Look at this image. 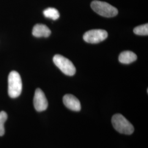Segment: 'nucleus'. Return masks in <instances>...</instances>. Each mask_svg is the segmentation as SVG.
Returning <instances> with one entry per match:
<instances>
[{
    "label": "nucleus",
    "mask_w": 148,
    "mask_h": 148,
    "mask_svg": "<svg viewBox=\"0 0 148 148\" xmlns=\"http://www.w3.org/2000/svg\"><path fill=\"white\" fill-rule=\"evenodd\" d=\"M8 95L12 98L18 97L22 91V81L19 74L16 71H12L8 75Z\"/></svg>",
    "instance_id": "f257e3e1"
},
{
    "label": "nucleus",
    "mask_w": 148,
    "mask_h": 148,
    "mask_svg": "<svg viewBox=\"0 0 148 148\" xmlns=\"http://www.w3.org/2000/svg\"><path fill=\"white\" fill-rule=\"evenodd\" d=\"M90 6L95 13L103 16L110 18L114 17L118 14L116 8L106 2L93 1L92 2Z\"/></svg>",
    "instance_id": "f03ea898"
},
{
    "label": "nucleus",
    "mask_w": 148,
    "mask_h": 148,
    "mask_svg": "<svg viewBox=\"0 0 148 148\" xmlns=\"http://www.w3.org/2000/svg\"><path fill=\"white\" fill-rule=\"evenodd\" d=\"M111 122L114 128L120 133L130 135L134 132L133 126L121 114L114 115Z\"/></svg>",
    "instance_id": "7ed1b4c3"
},
{
    "label": "nucleus",
    "mask_w": 148,
    "mask_h": 148,
    "mask_svg": "<svg viewBox=\"0 0 148 148\" xmlns=\"http://www.w3.org/2000/svg\"><path fill=\"white\" fill-rule=\"evenodd\" d=\"M53 62L64 74L73 76L76 73V68L68 58L60 54H56L53 57Z\"/></svg>",
    "instance_id": "20e7f679"
},
{
    "label": "nucleus",
    "mask_w": 148,
    "mask_h": 148,
    "mask_svg": "<svg viewBox=\"0 0 148 148\" xmlns=\"http://www.w3.org/2000/svg\"><path fill=\"white\" fill-rule=\"evenodd\" d=\"M108 36V32L104 30L93 29L85 32L84 40L86 42L98 43L105 40Z\"/></svg>",
    "instance_id": "39448f33"
},
{
    "label": "nucleus",
    "mask_w": 148,
    "mask_h": 148,
    "mask_svg": "<svg viewBox=\"0 0 148 148\" xmlns=\"http://www.w3.org/2000/svg\"><path fill=\"white\" fill-rule=\"evenodd\" d=\"M48 101L45 93L40 88H37L34 97V106L36 110L38 112L45 111L47 108Z\"/></svg>",
    "instance_id": "423d86ee"
},
{
    "label": "nucleus",
    "mask_w": 148,
    "mask_h": 148,
    "mask_svg": "<svg viewBox=\"0 0 148 148\" xmlns=\"http://www.w3.org/2000/svg\"><path fill=\"white\" fill-rule=\"evenodd\" d=\"M64 104L66 108L74 111L81 110V103L79 100L74 95H65L64 96Z\"/></svg>",
    "instance_id": "0eeeda50"
},
{
    "label": "nucleus",
    "mask_w": 148,
    "mask_h": 148,
    "mask_svg": "<svg viewBox=\"0 0 148 148\" xmlns=\"http://www.w3.org/2000/svg\"><path fill=\"white\" fill-rule=\"evenodd\" d=\"M32 33L35 37H47L50 36L51 31L46 25L42 24H37L33 27Z\"/></svg>",
    "instance_id": "6e6552de"
},
{
    "label": "nucleus",
    "mask_w": 148,
    "mask_h": 148,
    "mask_svg": "<svg viewBox=\"0 0 148 148\" xmlns=\"http://www.w3.org/2000/svg\"><path fill=\"white\" fill-rule=\"evenodd\" d=\"M137 59V55L131 51H126L122 52L119 56V60L120 62L122 64L131 63L133 62L136 61Z\"/></svg>",
    "instance_id": "1a4fd4ad"
},
{
    "label": "nucleus",
    "mask_w": 148,
    "mask_h": 148,
    "mask_svg": "<svg viewBox=\"0 0 148 148\" xmlns=\"http://www.w3.org/2000/svg\"><path fill=\"white\" fill-rule=\"evenodd\" d=\"M43 14L45 17L54 21L58 19L60 16L58 11L54 8H48L43 11Z\"/></svg>",
    "instance_id": "9d476101"
},
{
    "label": "nucleus",
    "mask_w": 148,
    "mask_h": 148,
    "mask_svg": "<svg viewBox=\"0 0 148 148\" xmlns=\"http://www.w3.org/2000/svg\"><path fill=\"white\" fill-rule=\"evenodd\" d=\"M133 32L135 34L138 35H142L145 36L148 35V24H145L142 25H139L138 27H136Z\"/></svg>",
    "instance_id": "9b49d317"
},
{
    "label": "nucleus",
    "mask_w": 148,
    "mask_h": 148,
    "mask_svg": "<svg viewBox=\"0 0 148 148\" xmlns=\"http://www.w3.org/2000/svg\"><path fill=\"white\" fill-rule=\"evenodd\" d=\"M7 114L5 111L0 112V136H3L5 133L4 125L7 119Z\"/></svg>",
    "instance_id": "f8f14e48"
}]
</instances>
